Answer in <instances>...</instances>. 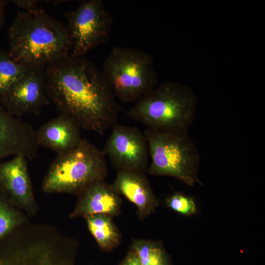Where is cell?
I'll use <instances>...</instances> for the list:
<instances>
[{"label": "cell", "instance_id": "cell-16", "mask_svg": "<svg viewBox=\"0 0 265 265\" xmlns=\"http://www.w3.org/2000/svg\"><path fill=\"white\" fill-rule=\"evenodd\" d=\"M86 219L88 229L101 248L109 250L118 244L119 236L109 215L97 214Z\"/></svg>", "mask_w": 265, "mask_h": 265}, {"label": "cell", "instance_id": "cell-2", "mask_svg": "<svg viewBox=\"0 0 265 265\" xmlns=\"http://www.w3.org/2000/svg\"><path fill=\"white\" fill-rule=\"evenodd\" d=\"M8 35L11 58L28 66H47L71 53L66 26L41 7L19 11L10 25Z\"/></svg>", "mask_w": 265, "mask_h": 265}, {"label": "cell", "instance_id": "cell-10", "mask_svg": "<svg viewBox=\"0 0 265 265\" xmlns=\"http://www.w3.org/2000/svg\"><path fill=\"white\" fill-rule=\"evenodd\" d=\"M46 89L44 66H30L8 89L1 105L13 116L38 115L50 103Z\"/></svg>", "mask_w": 265, "mask_h": 265}, {"label": "cell", "instance_id": "cell-22", "mask_svg": "<svg viewBox=\"0 0 265 265\" xmlns=\"http://www.w3.org/2000/svg\"><path fill=\"white\" fill-rule=\"evenodd\" d=\"M121 265H141L136 253L133 251L130 252Z\"/></svg>", "mask_w": 265, "mask_h": 265}, {"label": "cell", "instance_id": "cell-7", "mask_svg": "<svg viewBox=\"0 0 265 265\" xmlns=\"http://www.w3.org/2000/svg\"><path fill=\"white\" fill-rule=\"evenodd\" d=\"M63 15L71 41V53L85 56L109 38L112 18L102 0L83 1Z\"/></svg>", "mask_w": 265, "mask_h": 265}, {"label": "cell", "instance_id": "cell-3", "mask_svg": "<svg viewBox=\"0 0 265 265\" xmlns=\"http://www.w3.org/2000/svg\"><path fill=\"white\" fill-rule=\"evenodd\" d=\"M197 106L196 97L189 88L168 81L140 98L127 114L148 129L188 132L195 119Z\"/></svg>", "mask_w": 265, "mask_h": 265}, {"label": "cell", "instance_id": "cell-14", "mask_svg": "<svg viewBox=\"0 0 265 265\" xmlns=\"http://www.w3.org/2000/svg\"><path fill=\"white\" fill-rule=\"evenodd\" d=\"M112 186L136 206L141 217L148 215L156 208L157 199L143 172L118 170Z\"/></svg>", "mask_w": 265, "mask_h": 265}, {"label": "cell", "instance_id": "cell-8", "mask_svg": "<svg viewBox=\"0 0 265 265\" xmlns=\"http://www.w3.org/2000/svg\"><path fill=\"white\" fill-rule=\"evenodd\" d=\"M62 239L30 236L0 246V265H74L72 250Z\"/></svg>", "mask_w": 265, "mask_h": 265}, {"label": "cell", "instance_id": "cell-4", "mask_svg": "<svg viewBox=\"0 0 265 265\" xmlns=\"http://www.w3.org/2000/svg\"><path fill=\"white\" fill-rule=\"evenodd\" d=\"M143 133L151 158L149 174L175 177L191 186L201 184L198 173L200 156L188 132L147 128Z\"/></svg>", "mask_w": 265, "mask_h": 265}, {"label": "cell", "instance_id": "cell-21", "mask_svg": "<svg viewBox=\"0 0 265 265\" xmlns=\"http://www.w3.org/2000/svg\"><path fill=\"white\" fill-rule=\"evenodd\" d=\"M13 2L22 11H30L41 8L39 6V0H14Z\"/></svg>", "mask_w": 265, "mask_h": 265}, {"label": "cell", "instance_id": "cell-6", "mask_svg": "<svg viewBox=\"0 0 265 265\" xmlns=\"http://www.w3.org/2000/svg\"><path fill=\"white\" fill-rule=\"evenodd\" d=\"M102 72L117 100L123 103H135L158 86L152 56L136 48L113 47Z\"/></svg>", "mask_w": 265, "mask_h": 265}, {"label": "cell", "instance_id": "cell-20", "mask_svg": "<svg viewBox=\"0 0 265 265\" xmlns=\"http://www.w3.org/2000/svg\"><path fill=\"white\" fill-rule=\"evenodd\" d=\"M166 204L173 210L185 215L193 214L196 210L193 199L180 192H176L168 197Z\"/></svg>", "mask_w": 265, "mask_h": 265}, {"label": "cell", "instance_id": "cell-18", "mask_svg": "<svg viewBox=\"0 0 265 265\" xmlns=\"http://www.w3.org/2000/svg\"><path fill=\"white\" fill-rule=\"evenodd\" d=\"M8 194L0 187V240L22 223L21 215L13 207Z\"/></svg>", "mask_w": 265, "mask_h": 265}, {"label": "cell", "instance_id": "cell-13", "mask_svg": "<svg viewBox=\"0 0 265 265\" xmlns=\"http://www.w3.org/2000/svg\"><path fill=\"white\" fill-rule=\"evenodd\" d=\"M80 129L68 116L59 114L41 126L36 131L38 146L61 155L75 148L82 139Z\"/></svg>", "mask_w": 265, "mask_h": 265}, {"label": "cell", "instance_id": "cell-5", "mask_svg": "<svg viewBox=\"0 0 265 265\" xmlns=\"http://www.w3.org/2000/svg\"><path fill=\"white\" fill-rule=\"evenodd\" d=\"M107 174L103 151L82 138L73 150L57 155L43 180L42 189L47 193H80L104 180Z\"/></svg>", "mask_w": 265, "mask_h": 265}, {"label": "cell", "instance_id": "cell-11", "mask_svg": "<svg viewBox=\"0 0 265 265\" xmlns=\"http://www.w3.org/2000/svg\"><path fill=\"white\" fill-rule=\"evenodd\" d=\"M38 147L32 126L10 115L0 104V162L18 155L33 159Z\"/></svg>", "mask_w": 265, "mask_h": 265}, {"label": "cell", "instance_id": "cell-15", "mask_svg": "<svg viewBox=\"0 0 265 265\" xmlns=\"http://www.w3.org/2000/svg\"><path fill=\"white\" fill-rule=\"evenodd\" d=\"M80 198L72 216H85L105 214L116 215L120 209L121 200L119 193L112 185L103 180L97 181L82 190Z\"/></svg>", "mask_w": 265, "mask_h": 265}, {"label": "cell", "instance_id": "cell-9", "mask_svg": "<svg viewBox=\"0 0 265 265\" xmlns=\"http://www.w3.org/2000/svg\"><path fill=\"white\" fill-rule=\"evenodd\" d=\"M111 128L103 151L112 166L118 170L146 171L149 154L143 132L116 123Z\"/></svg>", "mask_w": 265, "mask_h": 265}, {"label": "cell", "instance_id": "cell-1", "mask_svg": "<svg viewBox=\"0 0 265 265\" xmlns=\"http://www.w3.org/2000/svg\"><path fill=\"white\" fill-rule=\"evenodd\" d=\"M47 92L59 111L80 129L103 135L120 107L102 71L85 56L70 53L45 69Z\"/></svg>", "mask_w": 265, "mask_h": 265}, {"label": "cell", "instance_id": "cell-19", "mask_svg": "<svg viewBox=\"0 0 265 265\" xmlns=\"http://www.w3.org/2000/svg\"><path fill=\"white\" fill-rule=\"evenodd\" d=\"M141 265H170L163 249L156 243L145 240H136L132 246Z\"/></svg>", "mask_w": 265, "mask_h": 265}, {"label": "cell", "instance_id": "cell-12", "mask_svg": "<svg viewBox=\"0 0 265 265\" xmlns=\"http://www.w3.org/2000/svg\"><path fill=\"white\" fill-rule=\"evenodd\" d=\"M27 159L18 155L0 162V187L8 194L12 203L28 209L33 207L34 199Z\"/></svg>", "mask_w": 265, "mask_h": 265}, {"label": "cell", "instance_id": "cell-17", "mask_svg": "<svg viewBox=\"0 0 265 265\" xmlns=\"http://www.w3.org/2000/svg\"><path fill=\"white\" fill-rule=\"evenodd\" d=\"M30 66L15 61L8 51L0 50V104L9 87Z\"/></svg>", "mask_w": 265, "mask_h": 265}, {"label": "cell", "instance_id": "cell-23", "mask_svg": "<svg viewBox=\"0 0 265 265\" xmlns=\"http://www.w3.org/2000/svg\"><path fill=\"white\" fill-rule=\"evenodd\" d=\"M8 3V0H0V28L3 26L4 22L5 10Z\"/></svg>", "mask_w": 265, "mask_h": 265}]
</instances>
